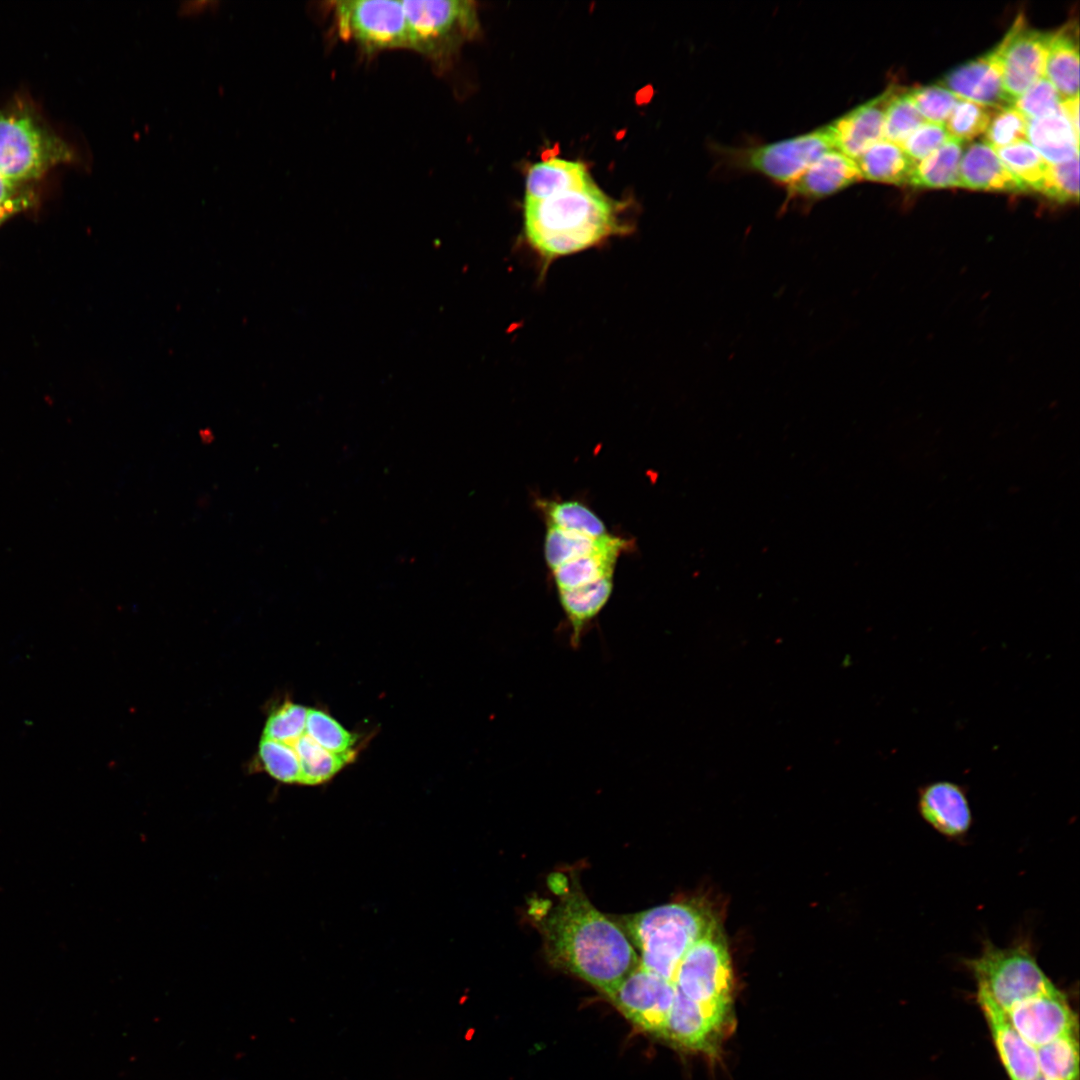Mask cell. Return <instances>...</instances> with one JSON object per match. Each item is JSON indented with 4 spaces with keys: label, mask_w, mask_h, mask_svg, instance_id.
I'll list each match as a JSON object with an SVG mask.
<instances>
[{
    "label": "cell",
    "mask_w": 1080,
    "mask_h": 1080,
    "mask_svg": "<svg viewBox=\"0 0 1080 1080\" xmlns=\"http://www.w3.org/2000/svg\"><path fill=\"white\" fill-rule=\"evenodd\" d=\"M565 887L557 902L533 913L545 955L608 997L640 965L639 956L621 926L596 909L575 879Z\"/></svg>",
    "instance_id": "1"
},
{
    "label": "cell",
    "mask_w": 1080,
    "mask_h": 1080,
    "mask_svg": "<svg viewBox=\"0 0 1080 1080\" xmlns=\"http://www.w3.org/2000/svg\"><path fill=\"white\" fill-rule=\"evenodd\" d=\"M624 205L592 180L585 186L523 204V236L542 270L554 261L632 231L624 221Z\"/></svg>",
    "instance_id": "2"
},
{
    "label": "cell",
    "mask_w": 1080,
    "mask_h": 1080,
    "mask_svg": "<svg viewBox=\"0 0 1080 1080\" xmlns=\"http://www.w3.org/2000/svg\"><path fill=\"white\" fill-rule=\"evenodd\" d=\"M640 966L673 982L677 967L699 939L717 928L712 917L690 903H669L624 917Z\"/></svg>",
    "instance_id": "3"
},
{
    "label": "cell",
    "mask_w": 1080,
    "mask_h": 1080,
    "mask_svg": "<svg viewBox=\"0 0 1080 1080\" xmlns=\"http://www.w3.org/2000/svg\"><path fill=\"white\" fill-rule=\"evenodd\" d=\"M75 159V152L32 112H0V174L23 185Z\"/></svg>",
    "instance_id": "4"
},
{
    "label": "cell",
    "mask_w": 1080,
    "mask_h": 1080,
    "mask_svg": "<svg viewBox=\"0 0 1080 1080\" xmlns=\"http://www.w3.org/2000/svg\"><path fill=\"white\" fill-rule=\"evenodd\" d=\"M977 991L990 997L1003 1010L1056 988L1024 944L998 947L986 942L981 953L968 959Z\"/></svg>",
    "instance_id": "5"
},
{
    "label": "cell",
    "mask_w": 1080,
    "mask_h": 1080,
    "mask_svg": "<svg viewBox=\"0 0 1080 1080\" xmlns=\"http://www.w3.org/2000/svg\"><path fill=\"white\" fill-rule=\"evenodd\" d=\"M402 5L409 27V49L433 60L447 59L479 31L472 1L405 0Z\"/></svg>",
    "instance_id": "6"
},
{
    "label": "cell",
    "mask_w": 1080,
    "mask_h": 1080,
    "mask_svg": "<svg viewBox=\"0 0 1080 1080\" xmlns=\"http://www.w3.org/2000/svg\"><path fill=\"white\" fill-rule=\"evenodd\" d=\"M673 983L677 991L727 1025L731 1011L732 971L718 928L699 939L680 961Z\"/></svg>",
    "instance_id": "7"
},
{
    "label": "cell",
    "mask_w": 1080,
    "mask_h": 1080,
    "mask_svg": "<svg viewBox=\"0 0 1080 1080\" xmlns=\"http://www.w3.org/2000/svg\"><path fill=\"white\" fill-rule=\"evenodd\" d=\"M836 149L827 125L774 143L747 148H726L723 154L733 166L760 173L788 185L825 152Z\"/></svg>",
    "instance_id": "8"
},
{
    "label": "cell",
    "mask_w": 1080,
    "mask_h": 1080,
    "mask_svg": "<svg viewBox=\"0 0 1080 1080\" xmlns=\"http://www.w3.org/2000/svg\"><path fill=\"white\" fill-rule=\"evenodd\" d=\"M333 10L340 34L366 52L409 49V27L402 1H336Z\"/></svg>",
    "instance_id": "9"
},
{
    "label": "cell",
    "mask_w": 1080,
    "mask_h": 1080,
    "mask_svg": "<svg viewBox=\"0 0 1080 1080\" xmlns=\"http://www.w3.org/2000/svg\"><path fill=\"white\" fill-rule=\"evenodd\" d=\"M675 993L673 982L639 965L608 998L632 1024L659 1037Z\"/></svg>",
    "instance_id": "10"
},
{
    "label": "cell",
    "mask_w": 1080,
    "mask_h": 1080,
    "mask_svg": "<svg viewBox=\"0 0 1080 1080\" xmlns=\"http://www.w3.org/2000/svg\"><path fill=\"white\" fill-rule=\"evenodd\" d=\"M1051 33L1032 29L1019 15L996 46L1003 85L1013 100L1044 77Z\"/></svg>",
    "instance_id": "11"
},
{
    "label": "cell",
    "mask_w": 1080,
    "mask_h": 1080,
    "mask_svg": "<svg viewBox=\"0 0 1080 1080\" xmlns=\"http://www.w3.org/2000/svg\"><path fill=\"white\" fill-rule=\"evenodd\" d=\"M1006 1013L1017 1032L1035 1048L1077 1031V1018L1057 987L1015 1004Z\"/></svg>",
    "instance_id": "12"
},
{
    "label": "cell",
    "mask_w": 1080,
    "mask_h": 1080,
    "mask_svg": "<svg viewBox=\"0 0 1080 1080\" xmlns=\"http://www.w3.org/2000/svg\"><path fill=\"white\" fill-rule=\"evenodd\" d=\"M940 84L959 98L989 107L1001 109L1013 104L1004 89L996 47L985 55L953 69L944 76Z\"/></svg>",
    "instance_id": "13"
},
{
    "label": "cell",
    "mask_w": 1080,
    "mask_h": 1080,
    "mask_svg": "<svg viewBox=\"0 0 1080 1080\" xmlns=\"http://www.w3.org/2000/svg\"><path fill=\"white\" fill-rule=\"evenodd\" d=\"M862 180L853 159L832 149L822 154L786 186V203L801 201L806 207Z\"/></svg>",
    "instance_id": "14"
},
{
    "label": "cell",
    "mask_w": 1080,
    "mask_h": 1080,
    "mask_svg": "<svg viewBox=\"0 0 1080 1080\" xmlns=\"http://www.w3.org/2000/svg\"><path fill=\"white\" fill-rule=\"evenodd\" d=\"M977 1003L1010 1080H1034L1040 1075L1036 1048L1014 1028L1005 1010L977 991Z\"/></svg>",
    "instance_id": "15"
},
{
    "label": "cell",
    "mask_w": 1080,
    "mask_h": 1080,
    "mask_svg": "<svg viewBox=\"0 0 1080 1080\" xmlns=\"http://www.w3.org/2000/svg\"><path fill=\"white\" fill-rule=\"evenodd\" d=\"M895 89L888 88L827 124L837 150L854 160L883 139L885 113Z\"/></svg>",
    "instance_id": "16"
},
{
    "label": "cell",
    "mask_w": 1080,
    "mask_h": 1080,
    "mask_svg": "<svg viewBox=\"0 0 1080 1080\" xmlns=\"http://www.w3.org/2000/svg\"><path fill=\"white\" fill-rule=\"evenodd\" d=\"M725 1026L701 1005L676 990L659 1037L682 1048L713 1054Z\"/></svg>",
    "instance_id": "17"
},
{
    "label": "cell",
    "mask_w": 1080,
    "mask_h": 1080,
    "mask_svg": "<svg viewBox=\"0 0 1080 1080\" xmlns=\"http://www.w3.org/2000/svg\"><path fill=\"white\" fill-rule=\"evenodd\" d=\"M918 808L929 825L950 838L966 834L972 822L966 793L953 782L936 781L923 786L919 791Z\"/></svg>",
    "instance_id": "18"
},
{
    "label": "cell",
    "mask_w": 1080,
    "mask_h": 1080,
    "mask_svg": "<svg viewBox=\"0 0 1080 1080\" xmlns=\"http://www.w3.org/2000/svg\"><path fill=\"white\" fill-rule=\"evenodd\" d=\"M958 187L1012 193L1029 191L985 142L973 143L963 153Z\"/></svg>",
    "instance_id": "19"
},
{
    "label": "cell",
    "mask_w": 1080,
    "mask_h": 1080,
    "mask_svg": "<svg viewBox=\"0 0 1080 1080\" xmlns=\"http://www.w3.org/2000/svg\"><path fill=\"white\" fill-rule=\"evenodd\" d=\"M1044 77L1054 86L1062 101L1079 95L1077 23H1067L1051 33Z\"/></svg>",
    "instance_id": "20"
},
{
    "label": "cell",
    "mask_w": 1080,
    "mask_h": 1080,
    "mask_svg": "<svg viewBox=\"0 0 1080 1080\" xmlns=\"http://www.w3.org/2000/svg\"><path fill=\"white\" fill-rule=\"evenodd\" d=\"M592 181L584 164L562 158H549L530 167L525 183L527 201L542 200Z\"/></svg>",
    "instance_id": "21"
},
{
    "label": "cell",
    "mask_w": 1080,
    "mask_h": 1080,
    "mask_svg": "<svg viewBox=\"0 0 1080 1080\" xmlns=\"http://www.w3.org/2000/svg\"><path fill=\"white\" fill-rule=\"evenodd\" d=\"M1027 141L1051 164L1064 163L1079 156V135L1062 111L1029 120Z\"/></svg>",
    "instance_id": "22"
},
{
    "label": "cell",
    "mask_w": 1080,
    "mask_h": 1080,
    "mask_svg": "<svg viewBox=\"0 0 1080 1080\" xmlns=\"http://www.w3.org/2000/svg\"><path fill=\"white\" fill-rule=\"evenodd\" d=\"M627 545L625 539L614 536L612 542L605 548L571 560L552 570L557 591L572 590L613 577L617 558Z\"/></svg>",
    "instance_id": "23"
},
{
    "label": "cell",
    "mask_w": 1080,
    "mask_h": 1080,
    "mask_svg": "<svg viewBox=\"0 0 1080 1080\" xmlns=\"http://www.w3.org/2000/svg\"><path fill=\"white\" fill-rule=\"evenodd\" d=\"M862 179L889 183L908 184L915 162L902 148L887 140H880L854 159Z\"/></svg>",
    "instance_id": "24"
},
{
    "label": "cell",
    "mask_w": 1080,
    "mask_h": 1080,
    "mask_svg": "<svg viewBox=\"0 0 1080 1080\" xmlns=\"http://www.w3.org/2000/svg\"><path fill=\"white\" fill-rule=\"evenodd\" d=\"M964 143L950 138L923 160L915 163L908 185L916 188L958 186L959 166Z\"/></svg>",
    "instance_id": "25"
},
{
    "label": "cell",
    "mask_w": 1080,
    "mask_h": 1080,
    "mask_svg": "<svg viewBox=\"0 0 1080 1080\" xmlns=\"http://www.w3.org/2000/svg\"><path fill=\"white\" fill-rule=\"evenodd\" d=\"M300 763L298 784L318 785L330 780L354 757V751L345 754L329 752L304 733L293 744Z\"/></svg>",
    "instance_id": "26"
},
{
    "label": "cell",
    "mask_w": 1080,
    "mask_h": 1080,
    "mask_svg": "<svg viewBox=\"0 0 1080 1080\" xmlns=\"http://www.w3.org/2000/svg\"><path fill=\"white\" fill-rule=\"evenodd\" d=\"M994 150L1001 162L1029 191L1042 193L1051 163L1047 162L1028 141H1020Z\"/></svg>",
    "instance_id": "27"
},
{
    "label": "cell",
    "mask_w": 1080,
    "mask_h": 1080,
    "mask_svg": "<svg viewBox=\"0 0 1080 1080\" xmlns=\"http://www.w3.org/2000/svg\"><path fill=\"white\" fill-rule=\"evenodd\" d=\"M614 536L591 538L549 525L544 544L545 559L551 570L608 546Z\"/></svg>",
    "instance_id": "28"
},
{
    "label": "cell",
    "mask_w": 1080,
    "mask_h": 1080,
    "mask_svg": "<svg viewBox=\"0 0 1080 1080\" xmlns=\"http://www.w3.org/2000/svg\"><path fill=\"white\" fill-rule=\"evenodd\" d=\"M1078 1047L1076 1032H1071L1036 1048L1040 1075L1049 1080H1078Z\"/></svg>",
    "instance_id": "29"
},
{
    "label": "cell",
    "mask_w": 1080,
    "mask_h": 1080,
    "mask_svg": "<svg viewBox=\"0 0 1080 1080\" xmlns=\"http://www.w3.org/2000/svg\"><path fill=\"white\" fill-rule=\"evenodd\" d=\"M549 525L591 538L607 535L602 520L585 505L576 501L542 502Z\"/></svg>",
    "instance_id": "30"
},
{
    "label": "cell",
    "mask_w": 1080,
    "mask_h": 1080,
    "mask_svg": "<svg viewBox=\"0 0 1080 1080\" xmlns=\"http://www.w3.org/2000/svg\"><path fill=\"white\" fill-rule=\"evenodd\" d=\"M997 110L959 98L944 125L952 138L964 143L985 133Z\"/></svg>",
    "instance_id": "31"
},
{
    "label": "cell",
    "mask_w": 1080,
    "mask_h": 1080,
    "mask_svg": "<svg viewBox=\"0 0 1080 1080\" xmlns=\"http://www.w3.org/2000/svg\"><path fill=\"white\" fill-rule=\"evenodd\" d=\"M925 122L907 91L896 87L885 113L883 140L899 146Z\"/></svg>",
    "instance_id": "32"
},
{
    "label": "cell",
    "mask_w": 1080,
    "mask_h": 1080,
    "mask_svg": "<svg viewBox=\"0 0 1080 1080\" xmlns=\"http://www.w3.org/2000/svg\"><path fill=\"white\" fill-rule=\"evenodd\" d=\"M305 733L334 754L353 752L357 737L337 720L319 709H308Z\"/></svg>",
    "instance_id": "33"
},
{
    "label": "cell",
    "mask_w": 1080,
    "mask_h": 1080,
    "mask_svg": "<svg viewBox=\"0 0 1080 1080\" xmlns=\"http://www.w3.org/2000/svg\"><path fill=\"white\" fill-rule=\"evenodd\" d=\"M258 754L270 776L287 784L299 782V757L292 745L262 737Z\"/></svg>",
    "instance_id": "34"
},
{
    "label": "cell",
    "mask_w": 1080,
    "mask_h": 1080,
    "mask_svg": "<svg viewBox=\"0 0 1080 1080\" xmlns=\"http://www.w3.org/2000/svg\"><path fill=\"white\" fill-rule=\"evenodd\" d=\"M308 708L290 701L268 717L263 737L292 745L306 730Z\"/></svg>",
    "instance_id": "35"
},
{
    "label": "cell",
    "mask_w": 1080,
    "mask_h": 1080,
    "mask_svg": "<svg viewBox=\"0 0 1080 1080\" xmlns=\"http://www.w3.org/2000/svg\"><path fill=\"white\" fill-rule=\"evenodd\" d=\"M1029 120L1013 106L998 109L985 131V143L993 149L1027 141Z\"/></svg>",
    "instance_id": "36"
},
{
    "label": "cell",
    "mask_w": 1080,
    "mask_h": 1080,
    "mask_svg": "<svg viewBox=\"0 0 1080 1080\" xmlns=\"http://www.w3.org/2000/svg\"><path fill=\"white\" fill-rule=\"evenodd\" d=\"M907 95L925 121L936 124H945L959 100L954 93L938 85L913 88Z\"/></svg>",
    "instance_id": "37"
},
{
    "label": "cell",
    "mask_w": 1080,
    "mask_h": 1080,
    "mask_svg": "<svg viewBox=\"0 0 1080 1080\" xmlns=\"http://www.w3.org/2000/svg\"><path fill=\"white\" fill-rule=\"evenodd\" d=\"M1062 99L1045 78L1039 79L1012 104L1028 120L1049 116L1061 111Z\"/></svg>",
    "instance_id": "38"
},
{
    "label": "cell",
    "mask_w": 1080,
    "mask_h": 1080,
    "mask_svg": "<svg viewBox=\"0 0 1080 1080\" xmlns=\"http://www.w3.org/2000/svg\"><path fill=\"white\" fill-rule=\"evenodd\" d=\"M1079 156L1070 161L1051 164L1045 187L1041 194L1056 202L1077 201L1079 198Z\"/></svg>",
    "instance_id": "39"
},
{
    "label": "cell",
    "mask_w": 1080,
    "mask_h": 1080,
    "mask_svg": "<svg viewBox=\"0 0 1080 1080\" xmlns=\"http://www.w3.org/2000/svg\"><path fill=\"white\" fill-rule=\"evenodd\" d=\"M951 138L944 124L925 122L909 135L899 146L917 163Z\"/></svg>",
    "instance_id": "40"
},
{
    "label": "cell",
    "mask_w": 1080,
    "mask_h": 1080,
    "mask_svg": "<svg viewBox=\"0 0 1080 1080\" xmlns=\"http://www.w3.org/2000/svg\"><path fill=\"white\" fill-rule=\"evenodd\" d=\"M33 197L30 192L25 193L19 198L15 199L11 203L0 208V226L7 221L10 217L20 213L26 208L31 207Z\"/></svg>",
    "instance_id": "41"
},
{
    "label": "cell",
    "mask_w": 1080,
    "mask_h": 1080,
    "mask_svg": "<svg viewBox=\"0 0 1080 1080\" xmlns=\"http://www.w3.org/2000/svg\"><path fill=\"white\" fill-rule=\"evenodd\" d=\"M27 193L23 185L16 184L0 174V208Z\"/></svg>",
    "instance_id": "42"
},
{
    "label": "cell",
    "mask_w": 1080,
    "mask_h": 1080,
    "mask_svg": "<svg viewBox=\"0 0 1080 1080\" xmlns=\"http://www.w3.org/2000/svg\"><path fill=\"white\" fill-rule=\"evenodd\" d=\"M1061 111L1070 122L1076 134L1079 135V95L1063 100L1061 103Z\"/></svg>",
    "instance_id": "43"
},
{
    "label": "cell",
    "mask_w": 1080,
    "mask_h": 1080,
    "mask_svg": "<svg viewBox=\"0 0 1080 1080\" xmlns=\"http://www.w3.org/2000/svg\"><path fill=\"white\" fill-rule=\"evenodd\" d=\"M217 1H186L182 2L178 9V14L183 16H191L202 13L209 6L216 4Z\"/></svg>",
    "instance_id": "44"
},
{
    "label": "cell",
    "mask_w": 1080,
    "mask_h": 1080,
    "mask_svg": "<svg viewBox=\"0 0 1080 1080\" xmlns=\"http://www.w3.org/2000/svg\"><path fill=\"white\" fill-rule=\"evenodd\" d=\"M1034 1080H1049L1041 1075L1037 1076Z\"/></svg>",
    "instance_id": "45"
}]
</instances>
